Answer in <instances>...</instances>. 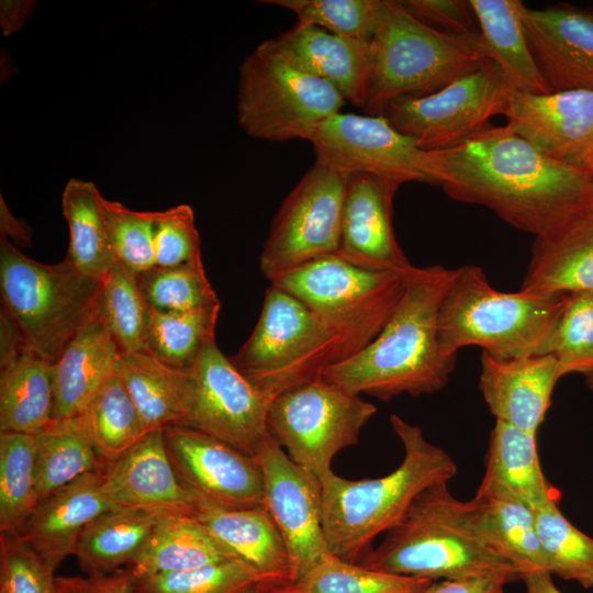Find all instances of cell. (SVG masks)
Wrapping results in <instances>:
<instances>
[{
  "mask_svg": "<svg viewBox=\"0 0 593 593\" xmlns=\"http://www.w3.org/2000/svg\"><path fill=\"white\" fill-rule=\"evenodd\" d=\"M121 355L96 311L52 363L53 419L80 416L102 383L116 370Z\"/></svg>",
  "mask_w": 593,
  "mask_h": 593,
  "instance_id": "obj_26",
  "label": "cell"
},
{
  "mask_svg": "<svg viewBox=\"0 0 593 593\" xmlns=\"http://www.w3.org/2000/svg\"><path fill=\"white\" fill-rule=\"evenodd\" d=\"M155 266L174 267L201 259L200 235L188 204L155 212Z\"/></svg>",
  "mask_w": 593,
  "mask_h": 593,
  "instance_id": "obj_49",
  "label": "cell"
},
{
  "mask_svg": "<svg viewBox=\"0 0 593 593\" xmlns=\"http://www.w3.org/2000/svg\"><path fill=\"white\" fill-rule=\"evenodd\" d=\"M548 572L593 588V538L570 523L552 499L534 510Z\"/></svg>",
  "mask_w": 593,
  "mask_h": 593,
  "instance_id": "obj_41",
  "label": "cell"
},
{
  "mask_svg": "<svg viewBox=\"0 0 593 593\" xmlns=\"http://www.w3.org/2000/svg\"><path fill=\"white\" fill-rule=\"evenodd\" d=\"M220 307L192 312L149 309L147 351L169 367L191 370L202 350L215 342Z\"/></svg>",
  "mask_w": 593,
  "mask_h": 593,
  "instance_id": "obj_40",
  "label": "cell"
},
{
  "mask_svg": "<svg viewBox=\"0 0 593 593\" xmlns=\"http://www.w3.org/2000/svg\"><path fill=\"white\" fill-rule=\"evenodd\" d=\"M346 101L326 81L306 72L267 40L239 66L237 121L250 137L309 141Z\"/></svg>",
  "mask_w": 593,
  "mask_h": 593,
  "instance_id": "obj_9",
  "label": "cell"
},
{
  "mask_svg": "<svg viewBox=\"0 0 593 593\" xmlns=\"http://www.w3.org/2000/svg\"><path fill=\"white\" fill-rule=\"evenodd\" d=\"M489 61L481 34L439 32L412 15L400 0H382L370 41L363 110L379 115L395 100L434 93Z\"/></svg>",
  "mask_w": 593,
  "mask_h": 593,
  "instance_id": "obj_6",
  "label": "cell"
},
{
  "mask_svg": "<svg viewBox=\"0 0 593 593\" xmlns=\"http://www.w3.org/2000/svg\"><path fill=\"white\" fill-rule=\"evenodd\" d=\"M572 372L549 354L496 359L482 353L479 389L496 421L537 434L557 382Z\"/></svg>",
  "mask_w": 593,
  "mask_h": 593,
  "instance_id": "obj_22",
  "label": "cell"
},
{
  "mask_svg": "<svg viewBox=\"0 0 593 593\" xmlns=\"http://www.w3.org/2000/svg\"><path fill=\"white\" fill-rule=\"evenodd\" d=\"M433 581L383 572L329 556L290 584L293 593H418Z\"/></svg>",
  "mask_w": 593,
  "mask_h": 593,
  "instance_id": "obj_43",
  "label": "cell"
},
{
  "mask_svg": "<svg viewBox=\"0 0 593 593\" xmlns=\"http://www.w3.org/2000/svg\"><path fill=\"white\" fill-rule=\"evenodd\" d=\"M255 457L264 477V506L286 544L295 582L333 555L323 529L321 480L295 463L271 433Z\"/></svg>",
  "mask_w": 593,
  "mask_h": 593,
  "instance_id": "obj_15",
  "label": "cell"
},
{
  "mask_svg": "<svg viewBox=\"0 0 593 593\" xmlns=\"http://www.w3.org/2000/svg\"><path fill=\"white\" fill-rule=\"evenodd\" d=\"M0 534V593H59L55 572L20 534Z\"/></svg>",
  "mask_w": 593,
  "mask_h": 593,
  "instance_id": "obj_48",
  "label": "cell"
},
{
  "mask_svg": "<svg viewBox=\"0 0 593 593\" xmlns=\"http://www.w3.org/2000/svg\"><path fill=\"white\" fill-rule=\"evenodd\" d=\"M194 516L235 558L279 585L293 582L286 544L265 506L200 507Z\"/></svg>",
  "mask_w": 593,
  "mask_h": 593,
  "instance_id": "obj_28",
  "label": "cell"
},
{
  "mask_svg": "<svg viewBox=\"0 0 593 593\" xmlns=\"http://www.w3.org/2000/svg\"><path fill=\"white\" fill-rule=\"evenodd\" d=\"M424 152L433 184L450 199L482 205L535 236L593 199V178L584 168L544 155L507 125L486 127L448 149Z\"/></svg>",
  "mask_w": 593,
  "mask_h": 593,
  "instance_id": "obj_1",
  "label": "cell"
},
{
  "mask_svg": "<svg viewBox=\"0 0 593 593\" xmlns=\"http://www.w3.org/2000/svg\"><path fill=\"white\" fill-rule=\"evenodd\" d=\"M80 416L105 463L118 459L148 433L118 368Z\"/></svg>",
  "mask_w": 593,
  "mask_h": 593,
  "instance_id": "obj_37",
  "label": "cell"
},
{
  "mask_svg": "<svg viewBox=\"0 0 593 593\" xmlns=\"http://www.w3.org/2000/svg\"><path fill=\"white\" fill-rule=\"evenodd\" d=\"M296 15L298 24L314 25L329 33L370 42L382 0H262Z\"/></svg>",
  "mask_w": 593,
  "mask_h": 593,
  "instance_id": "obj_45",
  "label": "cell"
},
{
  "mask_svg": "<svg viewBox=\"0 0 593 593\" xmlns=\"http://www.w3.org/2000/svg\"><path fill=\"white\" fill-rule=\"evenodd\" d=\"M584 169L590 174V176L593 178V155L589 158L586 161Z\"/></svg>",
  "mask_w": 593,
  "mask_h": 593,
  "instance_id": "obj_58",
  "label": "cell"
},
{
  "mask_svg": "<svg viewBox=\"0 0 593 593\" xmlns=\"http://www.w3.org/2000/svg\"><path fill=\"white\" fill-rule=\"evenodd\" d=\"M309 142L316 160L347 176L433 184L424 167L425 152L382 115L338 112L322 122Z\"/></svg>",
  "mask_w": 593,
  "mask_h": 593,
  "instance_id": "obj_14",
  "label": "cell"
},
{
  "mask_svg": "<svg viewBox=\"0 0 593 593\" xmlns=\"http://www.w3.org/2000/svg\"><path fill=\"white\" fill-rule=\"evenodd\" d=\"M148 307L156 312H192L221 305L202 259L153 268L136 276Z\"/></svg>",
  "mask_w": 593,
  "mask_h": 593,
  "instance_id": "obj_44",
  "label": "cell"
},
{
  "mask_svg": "<svg viewBox=\"0 0 593 593\" xmlns=\"http://www.w3.org/2000/svg\"><path fill=\"white\" fill-rule=\"evenodd\" d=\"M191 371L194 402L189 426L255 457L270 435L268 400L216 342L202 350Z\"/></svg>",
  "mask_w": 593,
  "mask_h": 593,
  "instance_id": "obj_17",
  "label": "cell"
},
{
  "mask_svg": "<svg viewBox=\"0 0 593 593\" xmlns=\"http://www.w3.org/2000/svg\"><path fill=\"white\" fill-rule=\"evenodd\" d=\"M521 289L550 295L593 292V199L535 236Z\"/></svg>",
  "mask_w": 593,
  "mask_h": 593,
  "instance_id": "obj_23",
  "label": "cell"
},
{
  "mask_svg": "<svg viewBox=\"0 0 593 593\" xmlns=\"http://www.w3.org/2000/svg\"><path fill=\"white\" fill-rule=\"evenodd\" d=\"M165 514L148 508L114 507L90 522L79 536L75 553L87 575L108 574L130 566L141 553Z\"/></svg>",
  "mask_w": 593,
  "mask_h": 593,
  "instance_id": "obj_33",
  "label": "cell"
},
{
  "mask_svg": "<svg viewBox=\"0 0 593 593\" xmlns=\"http://www.w3.org/2000/svg\"><path fill=\"white\" fill-rule=\"evenodd\" d=\"M359 563L430 581L477 577L522 580L515 566L480 534L467 502L451 494L448 482L424 490Z\"/></svg>",
  "mask_w": 593,
  "mask_h": 593,
  "instance_id": "obj_4",
  "label": "cell"
},
{
  "mask_svg": "<svg viewBox=\"0 0 593 593\" xmlns=\"http://www.w3.org/2000/svg\"><path fill=\"white\" fill-rule=\"evenodd\" d=\"M510 583L501 577H477L459 580L433 581L418 593H506Z\"/></svg>",
  "mask_w": 593,
  "mask_h": 593,
  "instance_id": "obj_52",
  "label": "cell"
},
{
  "mask_svg": "<svg viewBox=\"0 0 593 593\" xmlns=\"http://www.w3.org/2000/svg\"><path fill=\"white\" fill-rule=\"evenodd\" d=\"M69 228L66 257L83 275L100 280L115 264L104 198L92 181L70 179L61 195Z\"/></svg>",
  "mask_w": 593,
  "mask_h": 593,
  "instance_id": "obj_35",
  "label": "cell"
},
{
  "mask_svg": "<svg viewBox=\"0 0 593 593\" xmlns=\"http://www.w3.org/2000/svg\"><path fill=\"white\" fill-rule=\"evenodd\" d=\"M35 4L36 1L31 0H1L0 25L3 34L9 36L20 31Z\"/></svg>",
  "mask_w": 593,
  "mask_h": 593,
  "instance_id": "obj_54",
  "label": "cell"
},
{
  "mask_svg": "<svg viewBox=\"0 0 593 593\" xmlns=\"http://www.w3.org/2000/svg\"><path fill=\"white\" fill-rule=\"evenodd\" d=\"M467 504L480 534L522 579L533 572L549 573L533 508L484 482Z\"/></svg>",
  "mask_w": 593,
  "mask_h": 593,
  "instance_id": "obj_29",
  "label": "cell"
},
{
  "mask_svg": "<svg viewBox=\"0 0 593 593\" xmlns=\"http://www.w3.org/2000/svg\"><path fill=\"white\" fill-rule=\"evenodd\" d=\"M564 301L566 294L499 291L480 267H459L439 307L440 351L451 360L470 346L496 359L541 355Z\"/></svg>",
  "mask_w": 593,
  "mask_h": 593,
  "instance_id": "obj_5",
  "label": "cell"
},
{
  "mask_svg": "<svg viewBox=\"0 0 593 593\" xmlns=\"http://www.w3.org/2000/svg\"><path fill=\"white\" fill-rule=\"evenodd\" d=\"M56 585H57V584H56ZM57 589H58V592H59V593H68L67 591H65V590H63V589H59L58 586H57Z\"/></svg>",
  "mask_w": 593,
  "mask_h": 593,
  "instance_id": "obj_60",
  "label": "cell"
},
{
  "mask_svg": "<svg viewBox=\"0 0 593 593\" xmlns=\"http://www.w3.org/2000/svg\"><path fill=\"white\" fill-rule=\"evenodd\" d=\"M521 15L534 60L550 91H593V12L523 4Z\"/></svg>",
  "mask_w": 593,
  "mask_h": 593,
  "instance_id": "obj_20",
  "label": "cell"
},
{
  "mask_svg": "<svg viewBox=\"0 0 593 593\" xmlns=\"http://www.w3.org/2000/svg\"><path fill=\"white\" fill-rule=\"evenodd\" d=\"M230 359L270 403L347 355L321 316L270 283L255 328Z\"/></svg>",
  "mask_w": 593,
  "mask_h": 593,
  "instance_id": "obj_8",
  "label": "cell"
},
{
  "mask_svg": "<svg viewBox=\"0 0 593 593\" xmlns=\"http://www.w3.org/2000/svg\"><path fill=\"white\" fill-rule=\"evenodd\" d=\"M270 40L296 66L326 81L346 102L363 110L370 74V42L298 23Z\"/></svg>",
  "mask_w": 593,
  "mask_h": 593,
  "instance_id": "obj_25",
  "label": "cell"
},
{
  "mask_svg": "<svg viewBox=\"0 0 593 593\" xmlns=\"http://www.w3.org/2000/svg\"><path fill=\"white\" fill-rule=\"evenodd\" d=\"M34 434L0 432V533L19 534L38 503Z\"/></svg>",
  "mask_w": 593,
  "mask_h": 593,
  "instance_id": "obj_39",
  "label": "cell"
},
{
  "mask_svg": "<svg viewBox=\"0 0 593 593\" xmlns=\"http://www.w3.org/2000/svg\"><path fill=\"white\" fill-rule=\"evenodd\" d=\"M291 584V583H290ZM290 584L277 586L266 591L265 593H293L290 589Z\"/></svg>",
  "mask_w": 593,
  "mask_h": 593,
  "instance_id": "obj_57",
  "label": "cell"
},
{
  "mask_svg": "<svg viewBox=\"0 0 593 593\" xmlns=\"http://www.w3.org/2000/svg\"><path fill=\"white\" fill-rule=\"evenodd\" d=\"M149 313L136 275L116 260L100 279L97 314L122 355L147 351Z\"/></svg>",
  "mask_w": 593,
  "mask_h": 593,
  "instance_id": "obj_38",
  "label": "cell"
},
{
  "mask_svg": "<svg viewBox=\"0 0 593 593\" xmlns=\"http://www.w3.org/2000/svg\"><path fill=\"white\" fill-rule=\"evenodd\" d=\"M29 349L21 329L8 310L0 311V368L15 360Z\"/></svg>",
  "mask_w": 593,
  "mask_h": 593,
  "instance_id": "obj_53",
  "label": "cell"
},
{
  "mask_svg": "<svg viewBox=\"0 0 593 593\" xmlns=\"http://www.w3.org/2000/svg\"><path fill=\"white\" fill-rule=\"evenodd\" d=\"M118 369L148 433L189 426L194 402L191 370L169 367L148 351L121 355Z\"/></svg>",
  "mask_w": 593,
  "mask_h": 593,
  "instance_id": "obj_27",
  "label": "cell"
},
{
  "mask_svg": "<svg viewBox=\"0 0 593 593\" xmlns=\"http://www.w3.org/2000/svg\"><path fill=\"white\" fill-rule=\"evenodd\" d=\"M235 558L194 516L160 517L137 558L126 568L133 580L192 570Z\"/></svg>",
  "mask_w": 593,
  "mask_h": 593,
  "instance_id": "obj_31",
  "label": "cell"
},
{
  "mask_svg": "<svg viewBox=\"0 0 593 593\" xmlns=\"http://www.w3.org/2000/svg\"><path fill=\"white\" fill-rule=\"evenodd\" d=\"M477 15L488 58L502 72L506 85L526 93L551 92L534 60L524 31L521 0H470Z\"/></svg>",
  "mask_w": 593,
  "mask_h": 593,
  "instance_id": "obj_30",
  "label": "cell"
},
{
  "mask_svg": "<svg viewBox=\"0 0 593 593\" xmlns=\"http://www.w3.org/2000/svg\"><path fill=\"white\" fill-rule=\"evenodd\" d=\"M406 275L367 270L329 256L270 283L321 316L338 336L348 359L382 331L403 293Z\"/></svg>",
  "mask_w": 593,
  "mask_h": 593,
  "instance_id": "obj_10",
  "label": "cell"
},
{
  "mask_svg": "<svg viewBox=\"0 0 593 593\" xmlns=\"http://www.w3.org/2000/svg\"><path fill=\"white\" fill-rule=\"evenodd\" d=\"M133 582L136 593H265L281 586L239 559Z\"/></svg>",
  "mask_w": 593,
  "mask_h": 593,
  "instance_id": "obj_42",
  "label": "cell"
},
{
  "mask_svg": "<svg viewBox=\"0 0 593 593\" xmlns=\"http://www.w3.org/2000/svg\"><path fill=\"white\" fill-rule=\"evenodd\" d=\"M0 232L14 246H31L32 231L30 226L11 213L2 195L0 197Z\"/></svg>",
  "mask_w": 593,
  "mask_h": 593,
  "instance_id": "obj_55",
  "label": "cell"
},
{
  "mask_svg": "<svg viewBox=\"0 0 593 593\" xmlns=\"http://www.w3.org/2000/svg\"><path fill=\"white\" fill-rule=\"evenodd\" d=\"M99 286L100 280L80 272L67 257L42 264L0 235L1 305L29 349L51 363L96 314Z\"/></svg>",
  "mask_w": 593,
  "mask_h": 593,
  "instance_id": "obj_7",
  "label": "cell"
},
{
  "mask_svg": "<svg viewBox=\"0 0 593 593\" xmlns=\"http://www.w3.org/2000/svg\"><path fill=\"white\" fill-rule=\"evenodd\" d=\"M390 423L404 457L399 467L376 479L349 480L331 471L321 478L322 521L331 552L357 562L371 542L389 532L427 488L457 474L454 459L428 441L423 429L398 415Z\"/></svg>",
  "mask_w": 593,
  "mask_h": 593,
  "instance_id": "obj_3",
  "label": "cell"
},
{
  "mask_svg": "<svg viewBox=\"0 0 593 593\" xmlns=\"http://www.w3.org/2000/svg\"><path fill=\"white\" fill-rule=\"evenodd\" d=\"M376 413L360 394L317 376L269 403L268 427L295 463L321 479L333 471L337 452L358 443Z\"/></svg>",
  "mask_w": 593,
  "mask_h": 593,
  "instance_id": "obj_11",
  "label": "cell"
},
{
  "mask_svg": "<svg viewBox=\"0 0 593 593\" xmlns=\"http://www.w3.org/2000/svg\"><path fill=\"white\" fill-rule=\"evenodd\" d=\"M456 269L440 265L413 267L390 318L366 347L320 376L354 393L389 401L441 390L456 360L438 343V313Z\"/></svg>",
  "mask_w": 593,
  "mask_h": 593,
  "instance_id": "obj_2",
  "label": "cell"
},
{
  "mask_svg": "<svg viewBox=\"0 0 593 593\" xmlns=\"http://www.w3.org/2000/svg\"><path fill=\"white\" fill-rule=\"evenodd\" d=\"M526 593H562L553 583L551 574L547 572H533L522 579Z\"/></svg>",
  "mask_w": 593,
  "mask_h": 593,
  "instance_id": "obj_56",
  "label": "cell"
},
{
  "mask_svg": "<svg viewBox=\"0 0 593 593\" xmlns=\"http://www.w3.org/2000/svg\"><path fill=\"white\" fill-rule=\"evenodd\" d=\"M348 177L315 159L287 195L259 257L260 270L269 281L337 255Z\"/></svg>",
  "mask_w": 593,
  "mask_h": 593,
  "instance_id": "obj_12",
  "label": "cell"
},
{
  "mask_svg": "<svg viewBox=\"0 0 593 593\" xmlns=\"http://www.w3.org/2000/svg\"><path fill=\"white\" fill-rule=\"evenodd\" d=\"M174 469L200 507L249 508L265 505L256 457L190 426L164 430Z\"/></svg>",
  "mask_w": 593,
  "mask_h": 593,
  "instance_id": "obj_16",
  "label": "cell"
},
{
  "mask_svg": "<svg viewBox=\"0 0 593 593\" xmlns=\"http://www.w3.org/2000/svg\"><path fill=\"white\" fill-rule=\"evenodd\" d=\"M400 186L369 174L348 177L336 256L372 271L406 273L414 267L393 227V200Z\"/></svg>",
  "mask_w": 593,
  "mask_h": 593,
  "instance_id": "obj_19",
  "label": "cell"
},
{
  "mask_svg": "<svg viewBox=\"0 0 593 593\" xmlns=\"http://www.w3.org/2000/svg\"><path fill=\"white\" fill-rule=\"evenodd\" d=\"M52 363L30 349L1 367L0 432L36 434L53 421Z\"/></svg>",
  "mask_w": 593,
  "mask_h": 593,
  "instance_id": "obj_34",
  "label": "cell"
},
{
  "mask_svg": "<svg viewBox=\"0 0 593 593\" xmlns=\"http://www.w3.org/2000/svg\"><path fill=\"white\" fill-rule=\"evenodd\" d=\"M38 502L105 462L97 452L81 416L53 419L34 434Z\"/></svg>",
  "mask_w": 593,
  "mask_h": 593,
  "instance_id": "obj_36",
  "label": "cell"
},
{
  "mask_svg": "<svg viewBox=\"0 0 593 593\" xmlns=\"http://www.w3.org/2000/svg\"><path fill=\"white\" fill-rule=\"evenodd\" d=\"M535 510L559 494L547 481L536 434L496 421L490 433L482 481Z\"/></svg>",
  "mask_w": 593,
  "mask_h": 593,
  "instance_id": "obj_32",
  "label": "cell"
},
{
  "mask_svg": "<svg viewBox=\"0 0 593 593\" xmlns=\"http://www.w3.org/2000/svg\"><path fill=\"white\" fill-rule=\"evenodd\" d=\"M553 355L573 372L593 370V292L566 294L564 305L556 321L541 355Z\"/></svg>",
  "mask_w": 593,
  "mask_h": 593,
  "instance_id": "obj_46",
  "label": "cell"
},
{
  "mask_svg": "<svg viewBox=\"0 0 593 593\" xmlns=\"http://www.w3.org/2000/svg\"><path fill=\"white\" fill-rule=\"evenodd\" d=\"M56 584L68 593H136L126 569L108 574L56 577Z\"/></svg>",
  "mask_w": 593,
  "mask_h": 593,
  "instance_id": "obj_51",
  "label": "cell"
},
{
  "mask_svg": "<svg viewBox=\"0 0 593 593\" xmlns=\"http://www.w3.org/2000/svg\"><path fill=\"white\" fill-rule=\"evenodd\" d=\"M111 508L101 471L89 472L40 501L19 534L55 572L74 556L85 527Z\"/></svg>",
  "mask_w": 593,
  "mask_h": 593,
  "instance_id": "obj_24",
  "label": "cell"
},
{
  "mask_svg": "<svg viewBox=\"0 0 593 593\" xmlns=\"http://www.w3.org/2000/svg\"><path fill=\"white\" fill-rule=\"evenodd\" d=\"M504 115L514 133L555 160L584 168L593 155V91H513Z\"/></svg>",
  "mask_w": 593,
  "mask_h": 593,
  "instance_id": "obj_18",
  "label": "cell"
},
{
  "mask_svg": "<svg viewBox=\"0 0 593 593\" xmlns=\"http://www.w3.org/2000/svg\"><path fill=\"white\" fill-rule=\"evenodd\" d=\"M104 212L115 259L136 276L155 266V212L135 211L104 199Z\"/></svg>",
  "mask_w": 593,
  "mask_h": 593,
  "instance_id": "obj_47",
  "label": "cell"
},
{
  "mask_svg": "<svg viewBox=\"0 0 593 593\" xmlns=\"http://www.w3.org/2000/svg\"><path fill=\"white\" fill-rule=\"evenodd\" d=\"M584 376L586 378V383H588L589 388L593 392V370L584 373Z\"/></svg>",
  "mask_w": 593,
  "mask_h": 593,
  "instance_id": "obj_59",
  "label": "cell"
},
{
  "mask_svg": "<svg viewBox=\"0 0 593 593\" xmlns=\"http://www.w3.org/2000/svg\"><path fill=\"white\" fill-rule=\"evenodd\" d=\"M512 92L490 60L434 93L395 100L379 115L423 150L448 149L485 130L493 116L504 115Z\"/></svg>",
  "mask_w": 593,
  "mask_h": 593,
  "instance_id": "obj_13",
  "label": "cell"
},
{
  "mask_svg": "<svg viewBox=\"0 0 593 593\" xmlns=\"http://www.w3.org/2000/svg\"><path fill=\"white\" fill-rule=\"evenodd\" d=\"M400 2L412 15L439 32L451 35L481 34L470 0H402Z\"/></svg>",
  "mask_w": 593,
  "mask_h": 593,
  "instance_id": "obj_50",
  "label": "cell"
},
{
  "mask_svg": "<svg viewBox=\"0 0 593 593\" xmlns=\"http://www.w3.org/2000/svg\"><path fill=\"white\" fill-rule=\"evenodd\" d=\"M101 474L103 494L113 507L189 515L198 511L197 501L174 469L163 430L147 433L118 459L107 462Z\"/></svg>",
  "mask_w": 593,
  "mask_h": 593,
  "instance_id": "obj_21",
  "label": "cell"
}]
</instances>
